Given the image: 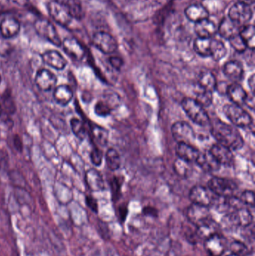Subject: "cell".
<instances>
[{
    "instance_id": "obj_1",
    "label": "cell",
    "mask_w": 255,
    "mask_h": 256,
    "mask_svg": "<svg viewBox=\"0 0 255 256\" xmlns=\"http://www.w3.org/2000/svg\"><path fill=\"white\" fill-rule=\"evenodd\" d=\"M211 132L219 144L232 150H239L244 146V138L238 130L223 122H214L211 126Z\"/></svg>"
},
{
    "instance_id": "obj_2",
    "label": "cell",
    "mask_w": 255,
    "mask_h": 256,
    "mask_svg": "<svg viewBox=\"0 0 255 256\" xmlns=\"http://www.w3.org/2000/svg\"><path fill=\"white\" fill-rule=\"evenodd\" d=\"M183 109L187 114V116L195 123L199 126H206L209 124V116L205 110V108L200 104L198 103L195 99L184 98L182 100Z\"/></svg>"
},
{
    "instance_id": "obj_3",
    "label": "cell",
    "mask_w": 255,
    "mask_h": 256,
    "mask_svg": "<svg viewBox=\"0 0 255 256\" xmlns=\"http://www.w3.org/2000/svg\"><path fill=\"white\" fill-rule=\"evenodd\" d=\"M223 111L229 121L237 127L247 128L251 127L253 120L251 116L238 105L227 104L223 108Z\"/></svg>"
},
{
    "instance_id": "obj_4",
    "label": "cell",
    "mask_w": 255,
    "mask_h": 256,
    "mask_svg": "<svg viewBox=\"0 0 255 256\" xmlns=\"http://www.w3.org/2000/svg\"><path fill=\"white\" fill-rule=\"evenodd\" d=\"M208 188L210 190L223 198L233 196L234 192L237 190V185L232 180L223 178L214 177L208 182Z\"/></svg>"
},
{
    "instance_id": "obj_5",
    "label": "cell",
    "mask_w": 255,
    "mask_h": 256,
    "mask_svg": "<svg viewBox=\"0 0 255 256\" xmlns=\"http://www.w3.org/2000/svg\"><path fill=\"white\" fill-rule=\"evenodd\" d=\"M253 16V10L250 6L240 2L231 8L229 13V18L239 27L247 25Z\"/></svg>"
},
{
    "instance_id": "obj_6",
    "label": "cell",
    "mask_w": 255,
    "mask_h": 256,
    "mask_svg": "<svg viewBox=\"0 0 255 256\" xmlns=\"http://www.w3.org/2000/svg\"><path fill=\"white\" fill-rule=\"evenodd\" d=\"M34 28L39 36L46 39L48 42L52 43L55 46H61V38L58 36L56 28L54 26L53 24H51L49 21L46 19H38L34 24Z\"/></svg>"
},
{
    "instance_id": "obj_7",
    "label": "cell",
    "mask_w": 255,
    "mask_h": 256,
    "mask_svg": "<svg viewBox=\"0 0 255 256\" xmlns=\"http://www.w3.org/2000/svg\"><path fill=\"white\" fill-rule=\"evenodd\" d=\"M47 9L48 13L57 24L62 26L70 25L73 18L64 3L58 1L49 2L47 4Z\"/></svg>"
},
{
    "instance_id": "obj_8",
    "label": "cell",
    "mask_w": 255,
    "mask_h": 256,
    "mask_svg": "<svg viewBox=\"0 0 255 256\" xmlns=\"http://www.w3.org/2000/svg\"><path fill=\"white\" fill-rule=\"evenodd\" d=\"M172 136L178 143L191 144L196 138L193 128L185 122H178L172 126Z\"/></svg>"
},
{
    "instance_id": "obj_9",
    "label": "cell",
    "mask_w": 255,
    "mask_h": 256,
    "mask_svg": "<svg viewBox=\"0 0 255 256\" xmlns=\"http://www.w3.org/2000/svg\"><path fill=\"white\" fill-rule=\"evenodd\" d=\"M93 44L96 48L105 54L115 52L118 48V43L113 36L105 32H98L93 36Z\"/></svg>"
},
{
    "instance_id": "obj_10",
    "label": "cell",
    "mask_w": 255,
    "mask_h": 256,
    "mask_svg": "<svg viewBox=\"0 0 255 256\" xmlns=\"http://www.w3.org/2000/svg\"><path fill=\"white\" fill-rule=\"evenodd\" d=\"M187 218L196 227L200 226L212 220L209 208L194 203L187 210Z\"/></svg>"
},
{
    "instance_id": "obj_11",
    "label": "cell",
    "mask_w": 255,
    "mask_h": 256,
    "mask_svg": "<svg viewBox=\"0 0 255 256\" xmlns=\"http://www.w3.org/2000/svg\"><path fill=\"white\" fill-rule=\"evenodd\" d=\"M226 238L220 233L213 234L205 240V248L211 256H222L226 250Z\"/></svg>"
},
{
    "instance_id": "obj_12",
    "label": "cell",
    "mask_w": 255,
    "mask_h": 256,
    "mask_svg": "<svg viewBox=\"0 0 255 256\" xmlns=\"http://www.w3.org/2000/svg\"><path fill=\"white\" fill-rule=\"evenodd\" d=\"M212 194L209 188L198 185L192 188L189 196L192 202L194 204L209 208L214 204V196Z\"/></svg>"
},
{
    "instance_id": "obj_13",
    "label": "cell",
    "mask_w": 255,
    "mask_h": 256,
    "mask_svg": "<svg viewBox=\"0 0 255 256\" xmlns=\"http://www.w3.org/2000/svg\"><path fill=\"white\" fill-rule=\"evenodd\" d=\"M210 152L221 166H230L235 160V156L232 153V150L219 143L213 146Z\"/></svg>"
},
{
    "instance_id": "obj_14",
    "label": "cell",
    "mask_w": 255,
    "mask_h": 256,
    "mask_svg": "<svg viewBox=\"0 0 255 256\" xmlns=\"http://www.w3.org/2000/svg\"><path fill=\"white\" fill-rule=\"evenodd\" d=\"M36 85L43 92H49L55 86L56 76L50 70L41 69L35 76Z\"/></svg>"
},
{
    "instance_id": "obj_15",
    "label": "cell",
    "mask_w": 255,
    "mask_h": 256,
    "mask_svg": "<svg viewBox=\"0 0 255 256\" xmlns=\"http://www.w3.org/2000/svg\"><path fill=\"white\" fill-rule=\"evenodd\" d=\"M64 52L76 60H82L85 56V50L81 44L73 38H67L61 43Z\"/></svg>"
},
{
    "instance_id": "obj_16",
    "label": "cell",
    "mask_w": 255,
    "mask_h": 256,
    "mask_svg": "<svg viewBox=\"0 0 255 256\" xmlns=\"http://www.w3.org/2000/svg\"><path fill=\"white\" fill-rule=\"evenodd\" d=\"M229 218L234 225L244 228L250 226L253 222V214L245 208L237 209L229 215Z\"/></svg>"
},
{
    "instance_id": "obj_17",
    "label": "cell",
    "mask_w": 255,
    "mask_h": 256,
    "mask_svg": "<svg viewBox=\"0 0 255 256\" xmlns=\"http://www.w3.org/2000/svg\"><path fill=\"white\" fill-rule=\"evenodd\" d=\"M20 30L19 21L14 18H4L0 22V33L2 37L9 39L15 37Z\"/></svg>"
},
{
    "instance_id": "obj_18",
    "label": "cell",
    "mask_w": 255,
    "mask_h": 256,
    "mask_svg": "<svg viewBox=\"0 0 255 256\" xmlns=\"http://www.w3.org/2000/svg\"><path fill=\"white\" fill-rule=\"evenodd\" d=\"M176 154L178 158L190 162H196L201 152L191 144L187 143H178L177 144Z\"/></svg>"
},
{
    "instance_id": "obj_19",
    "label": "cell",
    "mask_w": 255,
    "mask_h": 256,
    "mask_svg": "<svg viewBox=\"0 0 255 256\" xmlns=\"http://www.w3.org/2000/svg\"><path fill=\"white\" fill-rule=\"evenodd\" d=\"M196 162L204 171L208 172L218 171L221 167V165L213 156L210 150L204 152V153H200Z\"/></svg>"
},
{
    "instance_id": "obj_20",
    "label": "cell",
    "mask_w": 255,
    "mask_h": 256,
    "mask_svg": "<svg viewBox=\"0 0 255 256\" xmlns=\"http://www.w3.org/2000/svg\"><path fill=\"white\" fill-rule=\"evenodd\" d=\"M217 31L218 28L217 26L209 19L199 21L195 26V32L199 38H213Z\"/></svg>"
},
{
    "instance_id": "obj_21",
    "label": "cell",
    "mask_w": 255,
    "mask_h": 256,
    "mask_svg": "<svg viewBox=\"0 0 255 256\" xmlns=\"http://www.w3.org/2000/svg\"><path fill=\"white\" fill-rule=\"evenodd\" d=\"M42 60L48 66L56 70H63L67 66L65 58L56 50H49L42 55Z\"/></svg>"
},
{
    "instance_id": "obj_22",
    "label": "cell",
    "mask_w": 255,
    "mask_h": 256,
    "mask_svg": "<svg viewBox=\"0 0 255 256\" xmlns=\"http://www.w3.org/2000/svg\"><path fill=\"white\" fill-rule=\"evenodd\" d=\"M226 94L230 100H232V104L238 106L244 104V102L248 96L245 90L238 82L229 86L226 90Z\"/></svg>"
},
{
    "instance_id": "obj_23",
    "label": "cell",
    "mask_w": 255,
    "mask_h": 256,
    "mask_svg": "<svg viewBox=\"0 0 255 256\" xmlns=\"http://www.w3.org/2000/svg\"><path fill=\"white\" fill-rule=\"evenodd\" d=\"M185 14L187 19L196 24L199 21L208 19L209 12L208 9L202 4H193L186 8Z\"/></svg>"
},
{
    "instance_id": "obj_24",
    "label": "cell",
    "mask_w": 255,
    "mask_h": 256,
    "mask_svg": "<svg viewBox=\"0 0 255 256\" xmlns=\"http://www.w3.org/2000/svg\"><path fill=\"white\" fill-rule=\"evenodd\" d=\"M225 74L229 79L238 82L244 78V70L242 64L238 61L228 62L223 68Z\"/></svg>"
},
{
    "instance_id": "obj_25",
    "label": "cell",
    "mask_w": 255,
    "mask_h": 256,
    "mask_svg": "<svg viewBox=\"0 0 255 256\" xmlns=\"http://www.w3.org/2000/svg\"><path fill=\"white\" fill-rule=\"evenodd\" d=\"M240 27L235 24L229 18H224L220 22L218 32L220 36L225 39L232 38L240 33Z\"/></svg>"
},
{
    "instance_id": "obj_26",
    "label": "cell",
    "mask_w": 255,
    "mask_h": 256,
    "mask_svg": "<svg viewBox=\"0 0 255 256\" xmlns=\"http://www.w3.org/2000/svg\"><path fill=\"white\" fill-rule=\"evenodd\" d=\"M85 182L88 188L92 191H100L104 189V182L101 174L94 168L87 172Z\"/></svg>"
},
{
    "instance_id": "obj_27",
    "label": "cell",
    "mask_w": 255,
    "mask_h": 256,
    "mask_svg": "<svg viewBox=\"0 0 255 256\" xmlns=\"http://www.w3.org/2000/svg\"><path fill=\"white\" fill-rule=\"evenodd\" d=\"M217 84H217L216 76L209 70H204L201 72L198 78V85L199 88H203L211 92H214L217 90Z\"/></svg>"
},
{
    "instance_id": "obj_28",
    "label": "cell",
    "mask_w": 255,
    "mask_h": 256,
    "mask_svg": "<svg viewBox=\"0 0 255 256\" xmlns=\"http://www.w3.org/2000/svg\"><path fill=\"white\" fill-rule=\"evenodd\" d=\"M73 97V90L67 85L57 86L54 90L53 98L55 102L61 106H66L71 102Z\"/></svg>"
},
{
    "instance_id": "obj_29",
    "label": "cell",
    "mask_w": 255,
    "mask_h": 256,
    "mask_svg": "<svg viewBox=\"0 0 255 256\" xmlns=\"http://www.w3.org/2000/svg\"><path fill=\"white\" fill-rule=\"evenodd\" d=\"M219 233V226L215 221L211 220L203 225L197 227V234L199 237L207 239L213 234Z\"/></svg>"
},
{
    "instance_id": "obj_30",
    "label": "cell",
    "mask_w": 255,
    "mask_h": 256,
    "mask_svg": "<svg viewBox=\"0 0 255 256\" xmlns=\"http://www.w3.org/2000/svg\"><path fill=\"white\" fill-rule=\"evenodd\" d=\"M227 54V49L225 46L224 43L221 40L213 39L211 42V55L215 61H220L223 60Z\"/></svg>"
},
{
    "instance_id": "obj_31",
    "label": "cell",
    "mask_w": 255,
    "mask_h": 256,
    "mask_svg": "<svg viewBox=\"0 0 255 256\" xmlns=\"http://www.w3.org/2000/svg\"><path fill=\"white\" fill-rule=\"evenodd\" d=\"M212 38H199L194 42V50L201 56L207 57L211 55V46Z\"/></svg>"
},
{
    "instance_id": "obj_32",
    "label": "cell",
    "mask_w": 255,
    "mask_h": 256,
    "mask_svg": "<svg viewBox=\"0 0 255 256\" xmlns=\"http://www.w3.org/2000/svg\"><path fill=\"white\" fill-rule=\"evenodd\" d=\"M173 168L175 172L178 176L182 178H187L190 176L192 170H193L191 162H187L179 158H177L174 162Z\"/></svg>"
},
{
    "instance_id": "obj_33",
    "label": "cell",
    "mask_w": 255,
    "mask_h": 256,
    "mask_svg": "<svg viewBox=\"0 0 255 256\" xmlns=\"http://www.w3.org/2000/svg\"><path fill=\"white\" fill-rule=\"evenodd\" d=\"M240 36L247 44V48L254 50L255 48V32L253 25H246L240 31Z\"/></svg>"
},
{
    "instance_id": "obj_34",
    "label": "cell",
    "mask_w": 255,
    "mask_h": 256,
    "mask_svg": "<svg viewBox=\"0 0 255 256\" xmlns=\"http://www.w3.org/2000/svg\"><path fill=\"white\" fill-rule=\"evenodd\" d=\"M106 161L107 166L112 171H115L121 166V156L115 149L109 148L107 150L106 154Z\"/></svg>"
},
{
    "instance_id": "obj_35",
    "label": "cell",
    "mask_w": 255,
    "mask_h": 256,
    "mask_svg": "<svg viewBox=\"0 0 255 256\" xmlns=\"http://www.w3.org/2000/svg\"><path fill=\"white\" fill-rule=\"evenodd\" d=\"M64 4L67 7L72 18L77 20H81L83 18V9H82V4H81L79 0H67Z\"/></svg>"
},
{
    "instance_id": "obj_36",
    "label": "cell",
    "mask_w": 255,
    "mask_h": 256,
    "mask_svg": "<svg viewBox=\"0 0 255 256\" xmlns=\"http://www.w3.org/2000/svg\"><path fill=\"white\" fill-rule=\"evenodd\" d=\"M195 100L200 104L204 108L211 106L213 102V92L207 91L203 88H199L196 92V98Z\"/></svg>"
},
{
    "instance_id": "obj_37",
    "label": "cell",
    "mask_w": 255,
    "mask_h": 256,
    "mask_svg": "<svg viewBox=\"0 0 255 256\" xmlns=\"http://www.w3.org/2000/svg\"><path fill=\"white\" fill-rule=\"evenodd\" d=\"M91 131H92L94 140H95L97 144L101 146H104L107 144L109 134L106 129L97 126H94Z\"/></svg>"
},
{
    "instance_id": "obj_38",
    "label": "cell",
    "mask_w": 255,
    "mask_h": 256,
    "mask_svg": "<svg viewBox=\"0 0 255 256\" xmlns=\"http://www.w3.org/2000/svg\"><path fill=\"white\" fill-rule=\"evenodd\" d=\"M70 126H71L72 131L75 134L77 138L82 140L86 137V129L83 122H81L78 118H72L70 121Z\"/></svg>"
},
{
    "instance_id": "obj_39",
    "label": "cell",
    "mask_w": 255,
    "mask_h": 256,
    "mask_svg": "<svg viewBox=\"0 0 255 256\" xmlns=\"http://www.w3.org/2000/svg\"><path fill=\"white\" fill-rule=\"evenodd\" d=\"M232 254L238 256H246L248 255L250 250L247 245L239 240H235L232 242L230 246Z\"/></svg>"
},
{
    "instance_id": "obj_40",
    "label": "cell",
    "mask_w": 255,
    "mask_h": 256,
    "mask_svg": "<svg viewBox=\"0 0 255 256\" xmlns=\"http://www.w3.org/2000/svg\"><path fill=\"white\" fill-rule=\"evenodd\" d=\"M230 44L232 45V48L238 52H244L247 50V46L244 40H243L241 36L239 34L232 37V38L229 39Z\"/></svg>"
},
{
    "instance_id": "obj_41",
    "label": "cell",
    "mask_w": 255,
    "mask_h": 256,
    "mask_svg": "<svg viewBox=\"0 0 255 256\" xmlns=\"http://www.w3.org/2000/svg\"><path fill=\"white\" fill-rule=\"evenodd\" d=\"M94 111L99 116L105 117L111 114L112 109H111L109 105L105 103V102H99L96 104L95 106H94Z\"/></svg>"
},
{
    "instance_id": "obj_42",
    "label": "cell",
    "mask_w": 255,
    "mask_h": 256,
    "mask_svg": "<svg viewBox=\"0 0 255 256\" xmlns=\"http://www.w3.org/2000/svg\"><path fill=\"white\" fill-rule=\"evenodd\" d=\"M11 44L7 38L0 36V56H7L12 52Z\"/></svg>"
},
{
    "instance_id": "obj_43",
    "label": "cell",
    "mask_w": 255,
    "mask_h": 256,
    "mask_svg": "<svg viewBox=\"0 0 255 256\" xmlns=\"http://www.w3.org/2000/svg\"><path fill=\"white\" fill-rule=\"evenodd\" d=\"M1 100H2L3 106H4V109L10 114H13L15 112V105L10 93L6 92L3 94Z\"/></svg>"
},
{
    "instance_id": "obj_44",
    "label": "cell",
    "mask_w": 255,
    "mask_h": 256,
    "mask_svg": "<svg viewBox=\"0 0 255 256\" xmlns=\"http://www.w3.org/2000/svg\"><path fill=\"white\" fill-rule=\"evenodd\" d=\"M240 200L242 202L243 204H247L250 207L254 208V192L252 190H246L241 194Z\"/></svg>"
},
{
    "instance_id": "obj_45",
    "label": "cell",
    "mask_w": 255,
    "mask_h": 256,
    "mask_svg": "<svg viewBox=\"0 0 255 256\" xmlns=\"http://www.w3.org/2000/svg\"><path fill=\"white\" fill-rule=\"evenodd\" d=\"M91 160L95 166H100L103 161V153L100 149L95 148L91 153Z\"/></svg>"
},
{
    "instance_id": "obj_46",
    "label": "cell",
    "mask_w": 255,
    "mask_h": 256,
    "mask_svg": "<svg viewBox=\"0 0 255 256\" xmlns=\"http://www.w3.org/2000/svg\"><path fill=\"white\" fill-rule=\"evenodd\" d=\"M109 62H110L111 66L114 68L116 69V70H120L121 68L122 67L123 64H124V62L121 60L119 57L113 56L109 58Z\"/></svg>"
},
{
    "instance_id": "obj_47",
    "label": "cell",
    "mask_w": 255,
    "mask_h": 256,
    "mask_svg": "<svg viewBox=\"0 0 255 256\" xmlns=\"http://www.w3.org/2000/svg\"><path fill=\"white\" fill-rule=\"evenodd\" d=\"M86 203L87 206H88L91 210L95 212H97V203L94 198H92L91 196H87Z\"/></svg>"
},
{
    "instance_id": "obj_48",
    "label": "cell",
    "mask_w": 255,
    "mask_h": 256,
    "mask_svg": "<svg viewBox=\"0 0 255 256\" xmlns=\"http://www.w3.org/2000/svg\"><path fill=\"white\" fill-rule=\"evenodd\" d=\"M244 104L247 105L250 109H251L252 110H255V97L254 94L253 96H247V99H246L245 102H244Z\"/></svg>"
},
{
    "instance_id": "obj_49",
    "label": "cell",
    "mask_w": 255,
    "mask_h": 256,
    "mask_svg": "<svg viewBox=\"0 0 255 256\" xmlns=\"http://www.w3.org/2000/svg\"><path fill=\"white\" fill-rule=\"evenodd\" d=\"M14 146L16 147V148L18 150H22V141H21L20 138H19V136H15L14 137Z\"/></svg>"
},
{
    "instance_id": "obj_50",
    "label": "cell",
    "mask_w": 255,
    "mask_h": 256,
    "mask_svg": "<svg viewBox=\"0 0 255 256\" xmlns=\"http://www.w3.org/2000/svg\"><path fill=\"white\" fill-rule=\"evenodd\" d=\"M249 86H250V90L252 91V94H255V75H253L249 80Z\"/></svg>"
},
{
    "instance_id": "obj_51",
    "label": "cell",
    "mask_w": 255,
    "mask_h": 256,
    "mask_svg": "<svg viewBox=\"0 0 255 256\" xmlns=\"http://www.w3.org/2000/svg\"><path fill=\"white\" fill-rule=\"evenodd\" d=\"M144 213L148 215H151V216H157V212L154 208H146L144 209Z\"/></svg>"
},
{
    "instance_id": "obj_52",
    "label": "cell",
    "mask_w": 255,
    "mask_h": 256,
    "mask_svg": "<svg viewBox=\"0 0 255 256\" xmlns=\"http://www.w3.org/2000/svg\"><path fill=\"white\" fill-rule=\"evenodd\" d=\"M151 3L154 4H158V6H164L166 3L169 2L170 0H148Z\"/></svg>"
},
{
    "instance_id": "obj_53",
    "label": "cell",
    "mask_w": 255,
    "mask_h": 256,
    "mask_svg": "<svg viewBox=\"0 0 255 256\" xmlns=\"http://www.w3.org/2000/svg\"><path fill=\"white\" fill-rule=\"evenodd\" d=\"M10 2L18 6H25L28 3V0H10Z\"/></svg>"
},
{
    "instance_id": "obj_54",
    "label": "cell",
    "mask_w": 255,
    "mask_h": 256,
    "mask_svg": "<svg viewBox=\"0 0 255 256\" xmlns=\"http://www.w3.org/2000/svg\"><path fill=\"white\" fill-rule=\"evenodd\" d=\"M9 2H10V0H0V10L7 7Z\"/></svg>"
},
{
    "instance_id": "obj_55",
    "label": "cell",
    "mask_w": 255,
    "mask_h": 256,
    "mask_svg": "<svg viewBox=\"0 0 255 256\" xmlns=\"http://www.w3.org/2000/svg\"><path fill=\"white\" fill-rule=\"evenodd\" d=\"M239 2L250 6V4H253L254 3L255 0H239Z\"/></svg>"
},
{
    "instance_id": "obj_56",
    "label": "cell",
    "mask_w": 255,
    "mask_h": 256,
    "mask_svg": "<svg viewBox=\"0 0 255 256\" xmlns=\"http://www.w3.org/2000/svg\"><path fill=\"white\" fill-rule=\"evenodd\" d=\"M1 110H1V104H0V116H1Z\"/></svg>"
},
{
    "instance_id": "obj_57",
    "label": "cell",
    "mask_w": 255,
    "mask_h": 256,
    "mask_svg": "<svg viewBox=\"0 0 255 256\" xmlns=\"http://www.w3.org/2000/svg\"><path fill=\"white\" fill-rule=\"evenodd\" d=\"M238 256L234 255V254H230V255H228V256Z\"/></svg>"
},
{
    "instance_id": "obj_58",
    "label": "cell",
    "mask_w": 255,
    "mask_h": 256,
    "mask_svg": "<svg viewBox=\"0 0 255 256\" xmlns=\"http://www.w3.org/2000/svg\"><path fill=\"white\" fill-rule=\"evenodd\" d=\"M1 76H0V84H1Z\"/></svg>"
}]
</instances>
